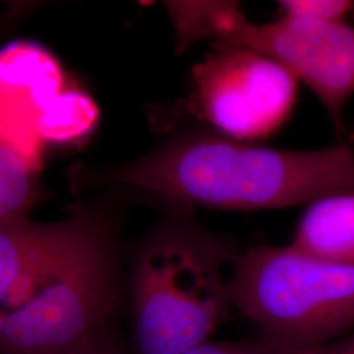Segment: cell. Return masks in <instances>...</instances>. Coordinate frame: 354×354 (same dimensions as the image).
<instances>
[{
    "label": "cell",
    "mask_w": 354,
    "mask_h": 354,
    "mask_svg": "<svg viewBox=\"0 0 354 354\" xmlns=\"http://www.w3.org/2000/svg\"><path fill=\"white\" fill-rule=\"evenodd\" d=\"M118 225L104 206L57 223L0 221V354H70L125 299Z\"/></svg>",
    "instance_id": "cell-1"
},
{
    "label": "cell",
    "mask_w": 354,
    "mask_h": 354,
    "mask_svg": "<svg viewBox=\"0 0 354 354\" xmlns=\"http://www.w3.org/2000/svg\"><path fill=\"white\" fill-rule=\"evenodd\" d=\"M108 180L176 207L268 210L354 190V147L281 150L209 130L177 134Z\"/></svg>",
    "instance_id": "cell-2"
},
{
    "label": "cell",
    "mask_w": 354,
    "mask_h": 354,
    "mask_svg": "<svg viewBox=\"0 0 354 354\" xmlns=\"http://www.w3.org/2000/svg\"><path fill=\"white\" fill-rule=\"evenodd\" d=\"M192 212L167 207L133 254L131 354H181L210 340L235 313L228 281L239 252Z\"/></svg>",
    "instance_id": "cell-3"
},
{
    "label": "cell",
    "mask_w": 354,
    "mask_h": 354,
    "mask_svg": "<svg viewBox=\"0 0 354 354\" xmlns=\"http://www.w3.org/2000/svg\"><path fill=\"white\" fill-rule=\"evenodd\" d=\"M228 291L234 310L257 326L259 336L289 351H314L354 327V266L290 244L238 253Z\"/></svg>",
    "instance_id": "cell-4"
},
{
    "label": "cell",
    "mask_w": 354,
    "mask_h": 354,
    "mask_svg": "<svg viewBox=\"0 0 354 354\" xmlns=\"http://www.w3.org/2000/svg\"><path fill=\"white\" fill-rule=\"evenodd\" d=\"M298 87L295 76L264 54L214 44L190 70L188 108L209 131L256 145L290 120Z\"/></svg>",
    "instance_id": "cell-5"
},
{
    "label": "cell",
    "mask_w": 354,
    "mask_h": 354,
    "mask_svg": "<svg viewBox=\"0 0 354 354\" xmlns=\"http://www.w3.org/2000/svg\"><path fill=\"white\" fill-rule=\"evenodd\" d=\"M214 44L248 48L282 64L313 91L335 130H342L354 96V26L290 16L253 23L241 10Z\"/></svg>",
    "instance_id": "cell-6"
},
{
    "label": "cell",
    "mask_w": 354,
    "mask_h": 354,
    "mask_svg": "<svg viewBox=\"0 0 354 354\" xmlns=\"http://www.w3.org/2000/svg\"><path fill=\"white\" fill-rule=\"evenodd\" d=\"M290 245L317 259L354 266V190L307 205Z\"/></svg>",
    "instance_id": "cell-7"
},
{
    "label": "cell",
    "mask_w": 354,
    "mask_h": 354,
    "mask_svg": "<svg viewBox=\"0 0 354 354\" xmlns=\"http://www.w3.org/2000/svg\"><path fill=\"white\" fill-rule=\"evenodd\" d=\"M0 83L24 91L38 108L64 91V73L46 49L19 41L0 49Z\"/></svg>",
    "instance_id": "cell-8"
},
{
    "label": "cell",
    "mask_w": 354,
    "mask_h": 354,
    "mask_svg": "<svg viewBox=\"0 0 354 354\" xmlns=\"http://www.w3.org/2000/svg\"><path fill=\"white\" fill-rule=\"evenodd\" d=\"M99 108L82 89H64L37 108L42 142H76L87 137L99 121Z\"/></svg>",
    "instance_id": "cell-9"
},
{
    "label": "cell",
    "mask_w": 354,
    "mask_h": 354,
    "mask_svg": "<svg viewBox=\"0 0 354 354\" xmlns=\"http://www.w3.org/2000/svg\"><path fill=\"white\" fill-rule=\"evenodd\" d=\"M39 163L0 136V221L28 216L41 196Z\"/></svg>",
    "instance_id": "cell-10"
},
{
    "label": "cell",
    "mask_w": 354,
    "mask_h": 354,
    "mask_svg": "<svg viewBox=\"0 0 354 354\" xmlns=\"http://www.w3.org/2000/svg\"><path fill=\"white\" fill-rule=\"evenodd\" d=\"M279 4L282 16L328 23H348L354 12L352 0H282Z\"/></svg>",
    "instance_id": "cell-11"
},
{
    "label": "cell",
    "mask_w": 354,
    "mask_h": 354,
    "mask_svg": "<svg viewBox=\"0 0 354 354\" xmlns=\"http://www.w3.org/2000/svg\"><path fill=\"white\" fill-rule=\"evenodd\" d=\"M310 352L289 351L257 336L241 342H214L210 339L181 354H310Z\"/></svg>",
    "instance_id": "cell-12"
},
{
    "label": "cell",
    "mask_w": 354,
    "mask_h": 354,
    "mask_svg": "<svg viewBox=\"0 0 354 354\" xmlns=\"http://www.w3.org/2000/svg\"><path fill=\"white\" fill-rule=\"evenodd\" d=\"M70 354H130L114 332L113 326L100 329L80 342Z\"/></svg>",
    "instance_id": "cell-13"
},
{
    "label": "cell",
    "mask_w": 354,
    "mask_h": 354,
    "mask_svg": "<svg viewBox=\"0 0 354 354\" xmlns=\"http://www.w3.org/2000/svg\"><path fill=\"white\" fill-rule=\"evenodd\" d=\"M310 354H354V336L345 340H336L328 345L311 351Z\"/></svg>",
    "instance_id": "cell-14"
}]
</instances>
